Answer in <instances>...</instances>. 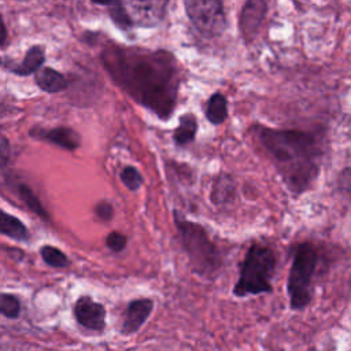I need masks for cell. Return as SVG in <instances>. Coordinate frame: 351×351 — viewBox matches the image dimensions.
<instances>
[{"mask_svg": "<svg viewBox=\"0 0 351 351\" xmlns=\"http://www.w3.org/2000/svg\"><path fill=\"white\" fill-rule=\"evenodd\" d=\"M318 265V252L310 241L300 243L293 254L287 280L289 307L293 311L304 310L313 299V277Z\"/></svg>", "mask_w": 351, "mask_h": 351, "instance_id": "5", "label": "cell"}, {"mask_svg": "<svg viewBox=\"0 0 351 351\" xmlns=\"http://www.w3.org/2000/svg\"><path fill=\"white\" fill-rule=\"evenodd\" d=\"M75 322L86 330L101 333L106 329V307L89 295H81L73 304Z\"/></svg>", "mask_w": 351, "mask_h": 351, "instance_id": "7", "label": "cell"}, {"mask_svg": "<svg viewBox=\"0 0 351 351\" xmlns=\"http://www.w3.org/2000/svg\"><path fill=\"white\" fill-rule=\"evenodd\" d=\"M267 12V3L263 0H248L240 10L239 29L245 41H252L262 26Z\"/></svg>", "mask_w": 351, "mask_h": 351, "instance_id": "8", "label": "cell"}, {"mask_svg": "<svg viewBox=\"0 0 351 351\" xmlns=\"http://www.w3.org/2000/svg\"><path fill=\"white\" fill-rule=\"evenodd\" d=\"M30 137L37 140H45L56 147H60L67 151H75L80 147L81 137L78 132L67 126H58L52 129L44 128H33L29 133Z\"/></svg>", "mask_w": 351, "mask_h": 351, "instance_id": "11", "label": "cell"}, {"mask_svg": "<svg viewBox=\"0 0 351 351\" xmlns=\"http://www.w3.org/2000/svg\"><path fill=\"white\" fill-rule=\"evenodd\" d=\"M154 310V300L149 298H137L128 303L122 319L121 335L130 336L137 333L148 321Z\"/></svg>", "mask_w": 351, "mask_h": 351, "instance_id": "9", "label": "cell"}, {"mask_svg": "<svg viewBox=\"0 0 351 351\" xmlns=\"http://www.w3.org/2000/svg\"><path fill=\"white\" fill-rule=\"evenodd\" d=\"M258 138L293 193L313 186L319 174L321 148L314 134L295 129L258 128Z\"/></svg>", "mask_w": 351, "mask_h": 351, "instance_id": "2", "label": "cell"}, {"mask_svg": "<svg viewBox=\"0 0 351 351\" xmlns=\"http://www.w3.org/2000/svg\"><path fill=\"white\" fill-rule=\"evenodd\" d=\"M0 27H1V37H0V45L1 48L5 47V41H7V29H5V23L3 16L0 15Z\"/></svg>", "mask_w": 351, "mask_h": 351, "instance_id": "27", "label": "cell"}, {"mask_svg": "<svg viewBox=\"0 0 351 351\" xmlns=\"http://www.w3.org/2000/svg\"><path fill=\"white\" fill-rule=\"evenodd\" d=\"M236 195V184L229 174H218L213 182L210 199L215 206H223L233 200Z\"/></svg>", "mask_w": 351, "mask_h": 351, "instance_id": "14", "label": "cell"}, {"mask_svg": "<svg viewBox=\"0 0 351 351\" xmlns=\"http://www.w3.org/2000/svg\"><path fill=\"white\" fill-rule=\"evenodd\" d=\"M126 244H128L126 236H125L123 233H121V232H117V230L108 233V236H107V239H106V245H107V248L111 250L112 252H121V251H123L125 247H126Z\"/></svg>", "mask_w": 351, "mask_h": 351, "instance_id": "24", "label": "cell"}, {"mask_svg": "<svg viewBox=\"0 0 351 351\" xmlns=\"http://www.w3.org/2000/svg\"><path fill=\"white\" fill-rule=\"evenodd\" d=\"M337 191L347 202L351 203V166L344 167L337 176Z\"/></svg>", "mask_w": 351, "mask_h": 351, "instance_id": "23", "label": "cell"}, {"mask_svg": "<svg viewBox=\"0 0 351 351\" xmlns=\"http://www.w3.org/2000/svg\"><path fill=\"white\" fill-rule=\"evenodd\" d=\"M45 62V49L43 45H32L23 59L19 62V63H14V62H10V63H3V67L7 69L8 71H11L12 74H16V75H21V77H26V75H30V74H36L40 69H43L41 66L44 64Z\"/></svg>", "mask_w": 351, "mask_h": 351, "instance_id": "12", "label": "cell"}, {"mask_svg": "<svg viewBox=\"0 0 351 351\" xmlns=\"http://www.w3.org/2000/svg\"><path fill=\"white\" fill-rule=\"evenodd\" d=\"M12 188H14V192L16 193V196L23 202V204L30 211H33L43 221H49L51 219L48 211L45 210L43 203L37 197V195L33 192V189L27 184H25L22 181H15V182H12Z\"/></svg>", "mask_w": 351, "mask_h": 351, "instance_id": "15", "label": "cell"}, {"mask_svg": "<svg viewBox=\"0 0 351 351\" xmlns=\"http://www.w3.org/2000/svg\"><path fill=\"white\" fill-rule=\"evenodd\" d=\"M119 178L122 184L129 189V191H137L143 185V176L138 171L137 167L134 166H125L119 174Z\"/></svg>", "mask_w": 351, "mask_h": 351, "instance_id": "22", "label": "cell"}, {"mask_svg": "<svg viewBox=\"0 0 351 351\" xmlns=\"http://www.w3.org/2000/svg\"><path fill=\"white\" fill-rule=\"evenodd\" d=\"M40 255L48 266L55 269H63L70 265V259L67 258V255L53 245H43L40 248Z\"/></svg>", "mask_w": 351, "mask_h": 351, "instance_id": "20", "label": "cell"}, {"mask_svg": "<svg viewBox=\"0 0 351 351\" xmlns=\"http://www.w3.org/2000/svg\"><path fill=\"white\" fill-rule=\"evenodd\" d=\"M173 215L192 271L206 280H214L222 267L218 247L200 223L186 219L178 210H174Z\"/></svg>", "mask_w": 351, "mask_h": 351, "instance_id": "3", "label": "cell"}, {"mask_svg": "<svg viewBox=\"0 0 351 351\" xmlns=\"http://www.w3.org/2000/svg\"><path fill=\"white\" fill-rule=\"evenodd\" d=\"M185 12L193 27L206 38L221 36L226 26L223 3L219 0H185Z\"/></svg>", "mask_w": 351, "mask_h": 351, "instance_id": "6", "label": "cell"}, {"mask_svg": "<svg viewBox=\"0 0 351 351\" xmlns=\"http://www.w3.org/2000/svg\"><path fill=\"white\" fill-rule=\"evenodd\" d=\"M21 311L22 306L18 296L8 292H3L0 295V313L4 318L16 319L21 317Z\"/></svg>", "mask_w": 351, "mask_h": 351, "instance_id": "21", "label": "cell"}, {"mask_svg": "<svg viewBox=\"0 0 351 351\" xmlns=\"http://www.w3.org/2000/svg\"><path fill=\"white\" fill-rule=\"evenodd\" d=\"M197 121L193 114L186 112L178 118V126L173 132V140L178 147L192 143L196 137Z\"/></svg>", "mask_w": 351, "mask_h": 351, "instance_id": "16", "label": "cell"}, {"mask_svg": "<svg viewBox=\"0 0 351 351\" xmlns=\"http://www.w3.org/2000/svg\"><path fill=\"white\" fill-rule=\"evenodd\" d=\"M95 214H96L100 219H103V221H110V219L112 218V215H114V207H112V204H111L110 202L101 200V202H99V203L96 204V207H95Z\"/></svg>", "mask_w": 351, "mask_h": 351, "instance_id": "25", "label": "cell"}, {"mask_svg": "<svg viewBox=\"0 0 351 351\" xmlns=\"http://www.w3.org/2000/svg\"><path fill=\"white\" fill-rule=\"evenodd\" d=\"M0 232L1 234L10 239H14L16 241L29 240V230L26 225L16 217L5 213L4 210L1 211V217H0Z\"/></svg>", "mask_w": 351, "mask_h": 351, "instance_id": "17", "label": "cell"}, {"mask_svg": "<svg viewBox=\"0 0 351 351\" xmlns=\"http://www.w3.org/2000/svg\"><path fill=\"white\" fill-rule=\"evenodd\" d=\"M34 80H36L37 86L47 93H59V92H63L67 89L66 77L60 71H58L52 67L40 69L36 73Z\"/></svg>", "mask_w": 351, "mask_h": 351, "instance_id": "13", "label": "cell"}, {"mask_svg": "<svg viewBox=\"0 0 351 351\" xmlns=\"http://www.w3.org/2000/svg\"><path fill=\"white\" fill-rule=\"evenodd\" d=\"M101 62L112 81L134 101L166 121L177 104L180 70L173 53L138 47H107Z\"/></svg>", "mask_w": 351, "mask_h": 351, "instance_id": "1", "label": "cell"}, {"mask_svg": "<svg viewBox=\"0 0 351 351\" xmlns=\"http://www.w3.org/2000/svg\"><path fill=\"white\" fill-rule=\"evenodd\" d=\"M277 266V255L273 248L261 243H252L240 263L239 278L233 287L237 298L271 293V278Z\"/></svg>", "mask_w": 351, "mask_h": 351, "instance_id": "4", "label": "cell"}, {"mask_svg": "<svg viewBox=\"0 0 351 351\" xmlns=\"http://www.w3.org/2000/svg\"><path fill=\"white\" fill-rule=\"evenodd\" d=\"M97 5H103L108 8V15L111 16V19L114 21V23L122 29V30H129L132 29V26L134 25L125 3L122 1H108V3H99V1H93Z\"/></svg>", "mask_w": 351, "mask_h": 351, "instance_id": "19", "label": "cell"}, {"mask_svg": "<svg viewBox=\"0 0 351 351\" xmlns=\"http://www.w3.org/2000/svg\"><path fill=\"white\" fill-rule=\"evenodd\" d=\"M206 118L213 125H219L228 118V100L221 92L213 93L207 100Z\"/></svg>", "mask_w": 351, "mask_h": 351, "instance_id": "18", "label": "cell"}, {"mask_svg": "<svg viewBox=\"0 0 351 351\" xmlns=\"http://www.w3.org/2000/svg\"><path fill=\"white\" fill-rule=\"evenodd\" d=\"M134 25L138 26H155L166 15L167 1H128L125 3Z\"/></svg>", "mask_w": 351, "mask_h": 351, "instance_id": "10", "label": "cell"}, {"mask_svg": "<svg viewBox=\"0 0 351 351\" xmlns=\"http://www.w3.org/2000/svg\"><path fill=\"white\" fill-rule=\"evenodd\" d=\"M10 154H11V147L8 144V140H7L5 136H1V143H0V163H1V169H4L7 166Z\"/></svg>", "mask_w": 351, "mask_h": 351, "instance_id": "26", "label": "cell"}]
</instances>
